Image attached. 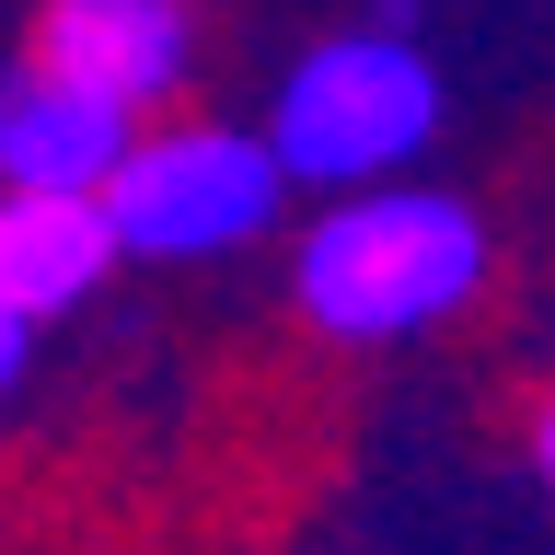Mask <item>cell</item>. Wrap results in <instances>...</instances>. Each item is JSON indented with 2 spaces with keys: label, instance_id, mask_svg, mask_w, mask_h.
Wrapping results in <instances>:
<instances>
[{
  "label": "cell",
  "instance_id": "cell-6",
  "mask_svg": "<svg viewBox=\"0 0 555 555\" xmlns=\"http://www.w3.org/2000/svg\"><path fill=\"white\" fill-rule=\"evenodd\" d=\"M104 267H116V232H104L93 197H12L0 185V301L24 312V324L93 301Z\"/></svg>",
  "mask_w": 555,
  "mask_h": 555
},
{
  "label": "cell",
  "instance_id": "cell-7",
  "mask_svg": "<svg viewBox=\"0 0 555 555\" xmlns=\"http://www.w3.org/2000/svg\"><path fill=\"white\" fill-rule=\"evenodd\" d=\"M24 336H35V324H24V312H12V301H0V393L24 382Z\"/></svg>",
  "mask_w": 555,
  "mask_h": 555
},
{
  "label": "cell",
  "instance_id": "cell-1",
  "mask_svg": "<svg viewBox=\"0 0 555 555\" xmlns=\"http://www.w3.org/2000/svg\"><path fill=\"white\" fill-rule=\"evenodd\" d=\"M486 267H498V232H486L475 197L382 173V185H347V197L301 232L289 289H301V312L324 336L405 347V336H440L451 312H475Z\"/></svg>",
  "mask_w": 555,
  "mask_h": 555
},
{
  "label": "cell",
  "instance_id": "cell-2",
  "mask_svg": "<svg viewBox=\"0 0 555 555\" xmlns=\"http://www.w3.org/2000/svg\"><path fill=\"white\" fill-rule=\"evenodd\" d=\"M440 69L405 24H359V35H324L289 59L278 81V116H267V163L289 185H382L405 173L428 139H440Z\"/></svg>",
  "mask_w": 555,
  "mask_h": 555
},
{
  "label": "cell",
  "instance_id": "cell-4",
  "mask_svg": "<svg viewBox=\"0 0 555 555\" xmlns=\"http://www.w3.org/2000/svg\"><path fill=\"white\" fill-rule=\"evenodd\" d=\"M35 69L116 104V116H151L197 69V12L185 0H47L35 12Z\"/></svg>",
  "mask_w": 555,
  "mask_h": 555
},
{
  "label": "cell",
  "instance_id": "cell-5",
  "mask_svg": "<svg viewBox=\"0 0 555 555\" xmlns=\"http://www.w3.org/2000/svg\"><path fill=\"white\" fill-rule=\"evenodd\" d=\"M128 128L139 116L47 81L35 59L0 69V185L12 197H93L104 173H116V151H128Z\"/></svg>",
  "mask_w": 555,
  "mask_h": 555
},
{
  "label": "cell",
  "instance_id": "cell-3",
  "mask_svg": "<svg viewBox=\"0 0 555 555\" xmlns=\"http://www.w3.org/2000/svg\"><path fill=\"white\" fill-rule=\"evenodd\" d=\"M289 173L267 163L255 128H220V116H173V128H128L116 173L93 185L116 255H151V267H208V255H243V243L278 220Z\"/></svg>",
  "mask_w": 555,
  "mask_h": 555
}]
</instances>
